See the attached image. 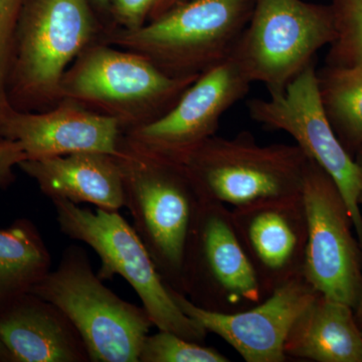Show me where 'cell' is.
I'll return each mask as SVG.
<instances>
[{
  "label": "cell",
  "mask_w": 362,
  "mask_h": 362,
  "mask_svg": "<svg viewBox=\"0 0 362 362\" xmlns=\"http://www.w3.org/2000/svg\"><path fill=\"white\" fill-rule=\"evenodd\" d=\"M116 157L133 228L166 285L185 295L183 261L201 195L180 163L133 148L123 136Z\"/></svg>",
  "instance_id": "cell-1"
},
{
  "label": "cell",
  "mask_w": 362,
  "mask_h": 362,
  "mask_svg": "<svg viewBox=\"0 0 362 362\" xmlns=\"http://www.w3.org/2000/svg\"><path fill=\"white\" fill-rule=\"evenodd\" d=\"M94 35L87 0H25L7 80L14 110L47 111L62 102L64 76Z\"/></svg>",
  "instance_id": "cell-2"
},
{
  "label": "cell",
  "mask_w": 362,
  "mask_h": 362,
  "mask_svg": "<svg viewBox=\"0 0 362 362\" xmlns=\"http://www.w3.org/2000/svg\"><path fill=\"white\" fill-rule=\"evenodd\" d=\"M30 293L66 314L84 340L90 361L139 362L153 322L144 307L125 301L104 285L82 247H66L56 270Z\"/></svg>",
  "instance_id": "cell-3"
},
{
  "label": "cell",
  "mask_w": 362,
  "mask_h": 362,
  "mask_svg": "<svg viewBox=\"0 0 362 362\" xmlns=\"http://www.w3.org/2000/svg\"><path fill=\"white\" fill-rule=\"evenodd\" d=\"M256 0H187L110 42L173 77H199L230 57Z\"/></svg>",
  "instance_id": "cell-4"
},
{
  "label": "cell",
  "mask_w": 362,
  "mask_h": 362,
  "mask_svg": "<svg viewBox=\"0 0 362 362\" xmlns=\"http://www.w3.org/2000/svg\"><path fill=\"white\" fill-rule=\"evenodd\" d=\"M309 158L298 145H259L251 133L213 137L177 160L202 199L235 207L301 194Z\"/></svg>",
  "instance_id": "cell-5"
},
{
  "label": "cell",
  "mask_w": 362,
  "mask_h": 362,
  "mask_svg": "<svg viewBox=\"0 0 362 362\" xmlns=\"http://www.w3.org/2000/svg\"><path fill=\"white\" fill-rule=\"evenodd\" d=\"M59 230L71 240L92 247L100 259L98 276L125 279L159 330L195 342H204L207 331L183 313L133 226L119 211L82 209L66 199H54Z\"/></svg>",
  "instance_id": "cell-6"
},
{
  "label": "cell",
  "mask_w": 362,
  "mask_h": 362,
  "mask_svg": "<svg viewBox=\"0 0 362 362\" xmlns=\"http://www.w3.org/2000/svg\"><path fill=\"white\" fill-rule=\"evenodd\" d=\"M199 77H173L137 52L94 45L66 71L61 97L99 107L118 118L126 131L134 126L133 114L137 126L164 115Z\"/></svg>",
  "instance_id": "cell-7"
},
{
  "label": "cell",
  "mask_w": 362,
  "mask_h": 362,
  "mask_svg": "<svg viewBox=\"0 0 362 362\" xmlns=\"http://www.w3.org/2000/svg\"><path fill=\"white\" fill-rule=\"evenodd\" d=\"M335 33L330 6L256 0L230 57L252 83H262L276 97L313 63L319 49L334 40Z\"/></svg>",
  "instance_id": "cell-8"
},
{
  "label": "cell",
  "mask_w": 362,
  "mask_h": 362,
  "mask_svg": "<svg viewBox=\"0 0 362 362\" xmlns=\"http://www.w3.org/2000/svg\"><path fill=\"white\" fill-rule=\"evenodd\" d=\"M183 281L185 296L209 311L235 313L265 299L225 204L202 199L185 249Z\"/></svg>",
  "instance_id": "cell-9"
},
{
  "label": "cell",
  "mask_w": 362,
  "mask_h": 362,
  "mask_svg": "<svg viewBox=\"0 0 362 362\" xmlns=\"http://www.w3.org/2000/svg\"><path fill=\"white\" fill-rule=\"evenodd\" d=\"M301 195L307 218L305 278L317 292L356 309L362 290V249L341 192L309 159Z\"/></svg>",
  "instance_id": "cell-10"
},
{
  "label": "cell",
  "mask_w": 362,
  "mask_h": 362,
  "mask_svg": "<svg viewBox=\"0 0 362 362\" xmlns=\"http://www.w3.org/2000/svg\"><path fill=\"white\" fill-rule=\"evenodd\" d=\"M250 116L271 129L294 138L307 157L331 176L341 192L356 238L362 249V173L354 156L335 134L324 110L313 63L302 71L282 95L252 99L247 103Z\"/></svg>",
  "instance_id": "cell-11"
},
{
  "label": "cell",
  "mask_w": 362,
  "mask_h": 362,
  "mask_svg": "<svg viewBox=\"0 0 362 362\" xmlns=\"http://www.w3.org/2000/svg\"><path fill=\"white\" fill-rule=\"evenodd\" d=\"M251 81L228 57L202 73L164 115L125 131L133 148L177 160L216 134L221 116L243 99Z\"/></svg>",
  "instance_id": "cell-12"
},
{
  "label": "cell",
  "mask_w": 362,
  "mask_h": 362,
  "mask_svg": "<svg viewBox=\"0 0 362 362\" xmlns=\"http://www.w3.org/2000/svg\"><path fill=\"white\" fill-rule=\"evenodd\" d=\"M181 311L207 331L228 342L247 362H283L290 329L318 292L304 274L274 290L263 301L246 310L220 313L192 303L169 287Z\"/></svg>",
  "instance_id": "cell-13"
},
{
  "label": "cell",
  "mask_w": 362,
  "mask_h": 362,
  "mask_svg": "<svg viewBox=\"0 0 362 362\" xmlns=\"http://www.w3.org/2000/svg\"><path fill=\"white\" fill-rule=\"evenodd\" d=\"M232 216L266 297L303 274L307 218L301 194L235 207Z\"/></svg>",
  "instance_id": "cell-14"
},
{
  "label": "cell",
  "mask_w": 362,
  "mask_h": 362,
  "mask_svg": "<svg viewBox=\"0 0 362 362\" xmlns=\"http://www.w3.org/2000/svg\"><path fill=\"white\" fill-rule=\"evenodd\" d=\"M123 136L116 117L64 100L42 112L13 110L0 126V138L20 142L26 159L49 158L78 152L117 156Z\"/></svg>",
  "instance_id": "cell-15"
},
{
  "label": "cell",
  "mask_w": 362,
  "mask_h": 362,
  "mask_svg": "<svg viewBox=\"0 0 362 362\" xmlns=\"http://www.w3.org/2000/svg\"><path fill=\"white\" fill-rule=\"evenodd\" d=\"M0 340L13 362H90L84 340L70 319L30 292L0 311Z\"/></svg>",
  "instance_id": "cell-16"
},
{
  "label": "cell",
  "mask_w": 362,
  "mask_h": 362,
  "mask_svg": "<svg viewBox=\"0 0 362 362\" xmlns=\"http://www.w3.org/2000/svg\"><path fill=\"white\" fill-rule=\"evenodd\" d=\"M18 168L37 182L40 192L51 201L88 202L114 211L125 206L122 169L115 156L78 152L25 159Z\"/></svg>",
  "instance_id": "cell-17"
},
{
  "label": "cell",
  "mask_w": 362,
  "mask_h": 362,
  "mask_svg": "<svg viewBox=\"0 0 362 362\" xmlns=\"http://www.w3.org/2000/svg\"><path fill=\"white\" fill-rule=\"evenodd\" d=\"M284 352L317 362H362V332L354 309L319 293L293 324Z\"/></svg>",
  "instance_id": "cell-18"
},
{
  "label": "cell",
  "mask_w": 362,
  "mask_h": 362,
  "mask_svg": "<svg viewBox=\"0 0 362 362\" xmlns=\"http://www.w3.org/2000/svg\"><path fill=\"white\" fill-rule=\"evenodd\" d=\"M52 257L37 226L20 218L0 228V311L49 273Z\"/></svg>",
  "instance_id": "cell-19"
},
{
  "label": "cell",
  "mask_w": 362,
  "mask_h": 362,
  "mask_svg": "<svg viewBox=\"0 0 362 362\" xmlns=\"http://www.w3.org/2000/svg\"><path fill=\"white\" fill-rule=\"evenodd\" d=\"M319 93L331 126L351 154L362 145V66L317 71Z\"/></svg>",
  "instance_id": "cell-20"
},
{
  "label": "cell",
  "mask_w": 362,
  "mask_h": 362,
  "mask_svg": "<svg viewBox=\"0 0 362 362\" xmlns=\"http://www.w3.org/2000/svg\"><path fill=\"white\" fill-rule=\"evenodd\" d=\"M330 7L337 33L326 65L362 66V0H332Z\"/></svg>",
  "instance_id": "cell-21"
},
{
  "label": "cell",
  "mask_w": 362,
  "mask_h": 362,
  "mask_svg": "<svg viewBox=\"0 0 362 362\" xmlns=\"http://www.w3.org/2000/svg\"><path fill=\"white\" fill-rule=\"evenodd\" d=\"M230 359L213 347L192 341L169 331L147 335L139 362H228Z\"/></svg>",
  "instance_id": "cell-22"
},
{
  "label": "cell",
  "mask_w": 362,
  "mask_h": 362,
  "mask_svg": "<svg viewBox=\"0 0 362 362\" xmlns=\"http://www.w3.org/2000/svg\"><path fill=\"white\" fill-rule=\"evenodd\" d=\"M25 0H0V126L13 110L7 95V80L16 30Z\"/></svg>",
  "instance_id": "cell-23"
},
{
  "label": "cell",
  "mask_w": 362,
  "mask_h": 362,
  "mask_svg": "<svg viewBox=\"0 0 362 362\" xmlns=\"http://www.w3.org/2000/svg\"><path fill=\"white\" fill-rule=\"evenodd\" d=\"M158 0H113L117 18L124 30H135L144 25Z\"/></svg>",
  "instance_id": "cell-24"
},
{
  "label": "cell",
  "mask_w": 362,
  "mask_h": 362,
  "mask_svg": "<svg viewBox=\"0 0 362 362\" xmlns=\"http://www.w3.org/2000/svg\"><path fill=\"white\" fill-rule=\"evenodd\" d=\"M26 154L20 142L0 138V188L6 189L16 180L13 168L25 160Z\"/></svg>",
  "instance_id": "cell-25"
},
{
  "label": "cell",
  "mask_w": 362,
  "mask_h": 362,
  "mask_svg": "<svg viewBox=\"0 0 362 362\" xmlns=\"http://www.w3.org/2000/svg\"><path fill=\"white\" fill-rule=\"evenodd\" d=\"M183 1H187V0H158V1L156 2V6L152 9L149 16L151 18V20H153V18L168 11L171 7L177 6V4Z\"/></svg>",
  "instance_id": "cell-26"
},
{
  "label": "cell",
  "mask_w": 362,
  "mask_h": 362,
  "mask_svg": "<svg viewBox=\"0 0 362 362\" xmlns=\"http://www.w3.org/2000/svg\"><path fill=\"white\" fill-rule=\"evenodd\" d=\"M359 206H361V209L362 211V194L361 197H359ZM354 315H356V319L357 323H358L359 327H362V290L361 297H359L358 302H357V305L356 309H354Z\"/></svg>",
  "instance_id": "cell-27"
},
{
  "label": "cell",
  "mask_w": 362,
  "mask_h": 362,
  "mask_svg": "<svg viewBox=\"0 0 362 362\" xmlns=\"http://www.w3.org/2000/svg\"><path fill=\"white\" fill-rule=\"evenodd\" d=\"M0 362H13L11 352L4 346L1 340H0Z\"/></svg>",
  "instance_id": "cell-28"
},
{
  "label": "cell",
  "mask_w": 362,
  "mask_h": 362,
  "mask_svg": "<svg viewBox=\"0 0 362 362\" xmlns=\"http://www.w3.org/2000/svg\"><path fill=\"white\" fill-rule=\"evenodd\" d=\"M354 158L356 162L357 166H358L362 173V145L356 150V153H354Z\"/></svg>",
  "instance_id": "cell-29"
},
{
  "label": "cell",
  "mask_w": 362,
  "mask_h": 362,
  "mask_svg": "<svg viewBox=\"0 0 362 362\" xmlns=\"http://www.w3.org/2000/svg\"><path fill=\"white\" fill-rule=\"evenodd\" d=\"M95 2H97L100 6H105V4H108L110 0H94Z\"/></svg>",
  "instance_id": "cell-30"
},
{
  "label": "cell",
  "mask_w": 362,
  "mask_h": 362,
  "mask_svg": "<svg viewBox=\"0 0 362 362\" xmlns=\"http://www.w3.org/2000/svg\"><path fill=\"white\" fill-rule=\"evenodd\" d=\"M361 332H362V327H361Z\"/></svg>",
  "instance_id": "cell-31"
}]
</instances>
